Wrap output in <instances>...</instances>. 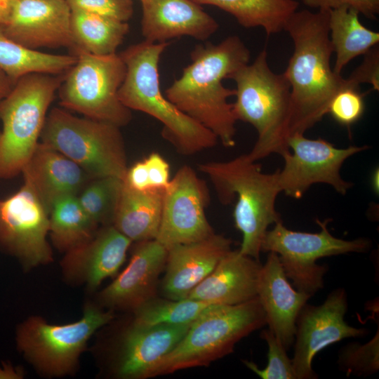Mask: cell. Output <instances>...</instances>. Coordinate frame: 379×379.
I'll return each mask as SVG.
<instances>
[{"mask_svg":"<svg viewBox=\"0 0 379 379\" xmlns=\"http://www.w3.org/2000/svg\"><path fill=\"white\" fill-rule=\"evenodd\" d=\"M267 56L264 48L251 65L240 67L227 78L237 86L232 103L237 120L250 124L258 133L254 146L246 154L254 161L291 152L287 142L291 87L283 73L270 69Z\"/></svg>","mask_w":379,"mask_h":379,"instance_id":"obj_5","label":"cell"},{"mask_svg":"<svg viewBox=\"0 0 379 379\" xmlns=\"http://www.w3.org/2000/svg\"><path fill=\"white\" fill-rule=\"evenodd\" d=\"M208 201L204 181L190 166H182L164 190L161 222L155 239L168 250L212 235L214 232L205 214Z\"/></svg>","mask_w":379,"mask_h":379,"instance_id":"obj_14","label":"cell"},{"mask_svg":"<svg viewBox=\"0 0 379 379\" xmlns=\"http://www.w3.org/2000/svg\"><path fill=\"white\" fill-rule=\"evenodd\" d=\"M292 152L284 156V165L278 169L281 192L293 199H300L314 184L331 186L345 195L353 183L345 180L340 171L346 159L370 148L368 145L338 148L319 138L310 139L304 134L295 133L287 140Z\"/></svg>","mask_w":379,"mask_h":379,"instance_id":"obj_12","label":"cell"},{"mask_svg":"<svg viewBox=\"0 0 379 379\" xmlns=\"http://www.w3.org/2000/svg\"><path fill=\"white\" fill-rule=\"evenodd\" d=\"M48 232L49 213L27 184L24 182L15 193L0 200V246L25 267L52 260Z\"/></svg>","mask_w":379,"mask_h":379,"instance_id":"obj_15","label":"cell"},{"mask_svg":"<svg viewBox=\"0 0 379 379\" xmlns=\"http://www.w3.org/2000/svg\"><path fill=\"white\" fill-rule=\"evenodd\" d=\"M265 324V313L258 296L237 305H210L146 378L206 366L232 353L240 340Z\"/></svg>","mask_w":379,"mask_h":379,"instance_id":"obj_6","label":"cell"},{"mask_svg":"<svg viewBox=\"0 0 379 379\" xmlns=\"http://www.w3.org/2000/svg\"><path fill=\"white\" fill-rule=\"evenodd\" d=\"M169 43L145 40L119 53L126 72L118 91L120 101L129 109L146 113L163 124L162 135L176 150L192 155L214 147L217 137L181 112L161 92L159 62Z\"/></svg>","mask_w":379,"mask_h":379,"instance_id":"obj_3","label":"cell"},{"mask_svg":"<svg viewBox=\"0 0 379 379\" xmlns=\"http://www.w3.org/2000/svg\"><path fill=\"white\" fill-rule=\"evenodd\" d=\"M71 10H81L126 22L133 13L132 0H66Z\"/></svg>","mask_w":379,"mask_h":379,"instance_id":"obj_36","label":"cell"},{"mask_svg":"<svg viewBox=\"0 0 379 379\" xmlns=\"http://www.w3.org/2000/svg\"><path fill=\"white\" fill-rule=\"evenodd\" d=\"M364 95L359 86H347L333 97L327 114L339 124L350 127L359 121L364 112Z\"/></svg>","mask_w":379,"mask_h":379,"instance_id":"obj_35","label":"cell"},{"mask_svg":"<svg viewBox=\"0 0 379 379\" xmlns=\"http://www.w3.org/2000/svg\"><path fill=\"white\" fill-rule=\"evenodd\" d=\"M232 243L230 239L213 233L203 240L168 248L161 286L164 296L171 300L187 298L231 250Z\"/></svg>","mask_w":379,"mask_h":379,"instance_id":"obj_17","label":"cell"},{"mask_svg":"<svg viewBox=\"0 0 379 379\" xmlns=\"http://www.w3.org/2000/svg\"><path fill=\"white\" fill-rule=\"evenodd\" d=\"M64 74L31 73L0 101V180L22 171L36 149Z\"/></svg>","mask_w":379,"mask_h":379,"instance_id":"obj_7","label":"cell"},{"mask_svg":"<svg viewBox=\"0 0 379 379\" xmlns=\"http://www.w3.org/2000/svg\"><path fill=\"white\" fill-rule=\"evenodd\" d=\"M15 83L0 69V101L12 90Z\"/></svg>","mask_w":379,"mask_h":379,"instance_id":"obj_41","label":"cell"},{"mask_svg":"<svg viewBox=\"0 0 379 379\" xmlns=\"http://www.w3.org/2000/svg\"><path fill=\"white\" fill-rule=\"evenodd\" d=\"M199 170L210 179L222 204L237 198L233 217L242 234L239 251L260 260L262 241L269 226L281 221L275 208L281 192L278 170L262 173L261 166L246 154L229 161L201 164Z\"/></svg>","mask_w":379,"mask_h":379,"instance_id":"obj_4","label":"cell"},{"mask_svg":"<svg viewBox=\"0 0 379 379\" xmlns=\"http://www.w3.org/2000/svg\"><path fill=\"white\" fill-rule=\"evenodd\" d=\"M328 20V10H297L284 27L294 44L293 53L283 73L291 87L288 138L304 134L319 122L340 90L347 86H359L331 68L333 51Z\"/></svg>","mask_w":379,"mask_h":379,"instance_id":"obj_1","label":"cell"},{"mask_svg":"<svg viewBox=\"0 0 379 379\" xmlns=\"http://www.w3.org/2000/svg\"><path fill=\"white\" fill-rule=\"evenodd\" d=\"M126 22L81 10H71L70 31L75 50L95 55L116 53L128 32Z\"/></svg>","mask_w":379,"mask_h":379,"instance_id":"obj_27","label":"cell"},{"mask_svg":"<svg viewBox=\"0 0 379 379\" xmlns=\"http://www.w3.org/2000/svg\"><path fill=\"white\" fill-rule=\"evenodd\" d=\"M347 295L343 288L331 291L319 305L306 303L295 322L294 354L292 359L295 379H315L312 368L316 354L335 343L350 338H363L368 333L364 328L346 323Z\"/></svg>","mask_w":379,"mask_h":379,"instance_id":"obj_13","label":"cell"},{"mask_svg":"<svg viewBox=\"0 0 379 379\" xmlns=\"http://www.w3.org/2000/svg\"><path fill=\"white\" fill-rule=\"evenodd\" d=\"M40 138L81 166L92 178L124 180L127 157L120 127L57 107L47 114Z\"/></svg>","mask_w":379,"mask_h":379,"instance_id":"obj_8","label":"cell"},{"mask_svg":"<svg viewBox=\"0 0 379 379\" xmlns=\"http://www.w3.org/2000/svg\"><path fill=\"white\" fill-rule=\"evenodd\" d=\"M3 368L0 366V378H15L18 376L17 371L13 368L11 365H3Z\"/></svg>","mask_w":379,"mask_h":379,"instance_id":"obj_42","label":"cell"},{"mask_svg":"<svg viewBox=\"0 0 379 379\" xmlns=\"http://www.w3.org/2000/svg\"><path fill=\"white\" fill-rule=\"evenodd\" d=\"M72 54L77 61L65 72L58 90L60 105L85 117L120 128L127 125L132 114L118 96L126 72L119 54L95 55L83 50Z\"/></svg>","mask_w":379,"mask_h":379,"instance_id":"obj_9","label":"cell"},{"mask_svg":"<svg viewBox=\"0 0 379 379\" xmlns=\"http://www.w3.org/2000/svg\"><path fill=\"white\" fill-rule=\"evenodd\" d=\"M364 58L348 77L354 84H370L375 91L379 90V48L376 45L364 55Z\"/></svg>","mask_w":379,"mask_h":379,"instance_id":"obj_38","label":"cell"},{"mask_svg":"<svg viewBox=\"0 0 379 379\" xmlns=\"http://www.w3.org/2000/svg\"><path fill=\"white\" fill-rule=\"evenodd\" d=\"M305 6L319 10H333L348 6L369 19L379 13V0H301Z\"/></svg>","mask_w":379,"mask_h":379,"instance_id":"obj_37","label":"cell"},{"mask_svg":"<svg viewBox=\"0 0 379 379\" xmlns=\"http://www.w3.org/2000/svg\"><path fill=\"white\" fill-rule=\"evenodd\" d=\"M140 326L132 323L124 333L116 364L123 379H144L149 371L181 340L190 324Z\"/></svg>","mask_w":379,"mask_h":379,"instance_id":"obj_22","label":"cell"},{"mask_svg":"<svg viewBox=\"0 0 379 379\" xmlns=\"http://www.w3.org/2000/svg\"><path fill=\"white\" fill-rule=\"evenodd\" d=\"M215 6L233 15L241 26L260 27L267 35L279 33L299 6L295 0H192Z\"/></svg>","mask_w":379,"mask_h":379,"instance_id":"obj_28","label":"cell"},{"mask_svg":"<svg viewBox=\"0 0 379 379\" xmlns=\"http://www.w3.org/2000/svg\"><path fill=\"white\" fill-rule=\"evenodd\" d=\"M338 364L347 375L366 377L379 368V329L365 344H347L338 352Z\"/></svg>","mask_w":379,"mask_h":379,"instance_id":"obj_33","label":"cell"},{"mask_svg":"<svg viewBox=\"0 0 379 379\" xmlns=\"http://www.w3.org/2000/svg\"><path fill=\"white\" fill-rule=\"evenodd\" d=\"M138 243L126 269L101 292L105 305L134 310L155 297L168 250L156 239Z\"/></svg>","mask_w":379,"mask_h":379,"instance_id":"obj_19","label":"cell"},{"mask_svg":"<svg viewBox=\"0 0 379 379\" xmlns=\"http://www.w3.org/2000/svg\"><path fill=\"white\" fill-rule=\"evenodd\" d=\"M262 265L260 260L241 254L239 249H231L187 298L210 305H232L248 301L257 296Z\"/></svg>","mask_w":379,"mask_h":379,"instance_id":"obj_23","label":"cell"},{"mask_svg":"<svg viewBox=\"0 0 379 379\" xmlns=\"http://www.w3.org/2000/svg\"><path fill=\"white\" fill-rule=\"evenodd\" d=\"M98 226L88 216L77 196L58 199L49 213V233L55 246L69 251L90 240Z\"/></svg>","mask_w":379,"mask_h":379,"instance_id":"obj_30","label":"cell"},{"mask_svg":"<svg viewBox=\"0 0 379 379\" xmlns=\"http://www.w3.org/2000/svg\"><path fill=\"white\" fill-rule=\"evenodd\" d=\"M260 337L268 347L266 367L260 369L254 362L247 360L243 361L244 365L262 379H295L292 359L274 333L266 328L262 331Z\"/></svg>","mask_w":379,"mask_h":379,"instance_id":"obj_34","label":"cell"},{"mask_svg":"<svg viewBox=\"0 0 379 379\" xmlns=\"http://www.w3.org/2000/svg\"><path fill=\"white\" fill-rule=\"evenodd\" d=\"M66 0H0V28L13 41L32 50L74 43Z\"/></svg>","mask_w":379,"mask_h":379,"instance_id":"obj_16","label":"cell"},{"mask_svg":"<svg viewBox=\"0 0 379 379\" xmlns=\"http://www.w3.org/2000/svg\"><path fill=\"white\" fill-rule=\"evenodd\" d=\"M112 319L93 305L73 323L54 325L39 317L24 321L17 331L19 350L43 372L61 375L72 371L91 336Z\"/></svg>","mask_w":379,"mask_h":379,"instance_id":"obj_11","label":"cell"},{"mask_svg":"<svg viewBox=\"0 0 379 379\" xmlns=\"http://www.w3.org/2000/svg\"><path fill=\"white\" fill-rule=\"evenodd\" d=\"M142 33L154 43L188 36L205 41L218 29L216 20L192 0H140Z\"/></svg>","mask_w":379,"mask_h":379,"instance_id":"obj_20","label":"cell"},{"mask_svg":"<svg viewBox=\"0 0 379 379\" xmlns=\"http://www.w3.org/2000/svg\"><path fill=\"white\" fill-rule=\"evenodd\" d=\"M143 160L147 167L150 187L165 189L171 180L168 162L157 152L149 154Z\"/></svg>","mask_w":379,"mask_h":379,"instance_id":"obj_39","label":"cell"},{"mask_svg":"<svg viewBox=\"0 0 379 379\" xmlns=\"http://www.w3.org/2000/svg\"><path fill=\"white\" fill-rule=\"evenodd\" d=\"M21 173L48 213L58 199L77 196L93 179L77 164L41 142Z\"/></svg>","mask_w":379,"mask_h":379,"instance_id":"obj_21","label":"cell"},{"mask_svg":"<svg viewBox=\"0 0 379 379\" xmlns=\"http://www.w3.org/2000/svg\"><path fill=\"white\" fill-rule=\"evenodd\" d=\"M190 57L192 62L166 90L165 96L211 131L224 147H234L237 120L228 98L236 91L225 87L222 81L248 64L250 51L238 36H230L217 45H197Z\"/></svg>","mask_w":379,"mask_h":379,"instance_id":"obj_2","label":"cell"},{"mask_svg":"<svg viewBox=\"0 0 379 379\" xmlns=\"http://www.w3.org/2000/svg\"><path fill=\"white\" fill-rule=\"evenodd\" d=\"M77 61V56L54 55L26 48L8 38L0 28V69L15 84L31 73L63 74Z\"/></svg>","mask_w":379,"mask_h":379,"instance_id":"obj_29","label":"cell"},{"mask_svg":"<svg viewBox=\"0 0 379 379\" xmlns=\"http://www.w3.org/2000/svg\"><path fill=\"white\" fill-rule=\"evenodd\" d=\"M330 218L317 220L321 228L311 233L289 230L282 221L267 230L261 244V251L277 254L288 279L299 291L313 295L324 287L325 265L317 260L324 257L350 253H366L372 246L367 238L345 240L333 236L328 229Z\"/></svg>","mask_w":379,"mask_h":379,"instance_id":"obj_10","label":"cell"},{"mask_svg":"<svg viewBox=\"0 0 379 379\" xmlns=\"http://www.w3.org/2000/svg\"><path fill=\"white\" fill-rule=\"evenodd\" d=\"M164 190H135L123 183L112 225L132 242L155 239L161 222Z\"/></svg>","mask_w":379,"mask_h":379,"instance_id":"obj_25","label":"cell"},{"mask_svg":"<svg viewBox=\"0 0 379 379\" xmlns=\"http://www.w3.org/2000/svg\"><path fill=\"white\" fill-rule=\"evenodd\" d=\"M123 181L126 186L135 190L142 191L152 188L144 160L128 168Z\"/></svg>","mask_w":379,"mask_h":379,"instance_id":"obj_40","label":"cell"},{"mask_svg":"<svg viewBox=\"0 0 379 379\" xmlns=\"http://www.w3.org/2000/svg\"><path fill=\"white\" fill-rule=\"evenodd\" d=\"M210 304L185 298L171 300L154 297L135 307L133 324L140 326L192 323Z\"/></svg>","mask_w":379,"mask_h":379,"instance_id":"obj_31","label":"cell"},{"mask_svg":"<svg viewBox=\"0 0 379 379\" xmlns=\"http://www.w3.org/2000/svg\"><path fill=\"white\" fill-rule=\"evenodd\" d=\"M131 243L112 225L102 226L90 240L67 252L63 268L94 289L118 272Z\"/></svg>","mask_w":379,"mask_h":379,"instance_id":"obj_24","label":"cell"},{"mask_svg":"<svg viewBox=\"0 0 379 379\" xmlns=\"http://www.w3.org/2000/svg\"><path fill=\"white\" fill-rule=\"evenodd\" d=\"M359 15L357 10L348 6L329 11V37L335 53L333 70L336 74H341L352 60L378 44L379 33L366 27Z\"/></svg>","mask_w":379,"mask_h":379,"instance_id":"obj_26","label":"cell"},{"mask_svg":"<svg viewBox=\"0 0 379 379\" xmlns=\"http://www.w3.org/2000/svg\"><path fill=\"white\" fill-rule=\"evenodd\" d=\"M257 296L265 313L268 328L288 350L293 345L297 317L312 295L291 285L277 254L269 252L260 270Z\"/></svg>","mask_w":379,"mask_h":379,"instance_id":"obj_18","label":"cell"},{"mask_svg":"<svg viewBox=\"0 0 379 379\" xmlns=\"http://www.w3.org/2000/svg\"><path fill=\"white\" fill-rule=\"evenodd\" d=\"M123 183L114 176L93 178L77 195L82 208L98 226L112 225Z\"/></svg>","mask_w":379,"mask_h":379,"instance_id":"obj_32","label":"cell"},{"mask_svg":"<svg viewBox=\"0 0 379 379\" xmlns=\"http://www.w3.org/2000/svg\"><path fill=\"white\" fill-rule=\"evenodd\" d=\"M378 168L375 169L371 175V186L374 192L378 194Z\"/></svg>","mask_w":379,"mask_h":379,"instance_id":"obj_43","label":"cell"}]
</instances>
